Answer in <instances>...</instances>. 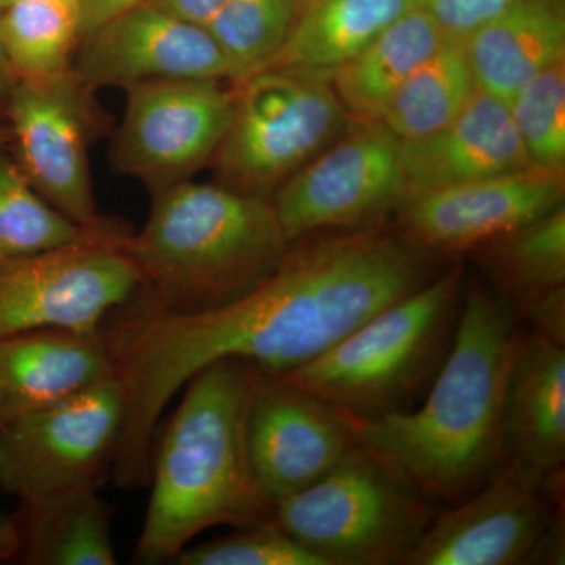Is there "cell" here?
<instances>
[{
    "instance_id": "obj_1",
    "label": "cell",
    "mask_w": 565,
    "mask_h": 565,
    "mask_svg": "<svg viewBox=\"0 0 565 565\" xmlns=\"http://www.w3.org/2000/svg\"><path fill=\"white\" fill-rule=\"evenodd\" d=\"M440 273L434 256L374 223L292 241L269 277L214 310L118 308L103 326L126 394L110 478L121 489L148 486L159 419L207 364L237 359L289 373Z\"/></svg>"
},
{
    "instance_id": "obj_2",
    "label": "cell",
    "mask_w": 565,
    "mask_h": 565,
    "mask_svg": "<svg viewBox=\"0 0 565 565\" xmlns=\"http://www.w3.org/2000/svg\"><path fill=\"white\" fill-rule=\"evenodd\" d=\"M525 329L490 286L465 281L451 351L422 403L349 418L356 444L438 508L463 501L508 460L509 379Z\"/></svg>"
},
{
    "instance_id": "obj_3",
    "label": "cell",
    "mask_w": 565,
    "mask_h": 565,
    "mask_svg": "<svg viewBox=\"0 0 565 565\" xmlns=\"http://www.w3.org/2000/svg\"><path fill=\"white\" fill-rule=\"evenodd\" d=\"M256 367L237 359L207 364L182 399L151 455V497L134 559L173 563L196 535L217 526L273 520L274 505L253 478L245 414Z\"/></svg>"
},
{
    "instance_id": "obj_4",
    "label": "cell",
    "mask_w": 565,
    "mask_h": 565,
    "mask_svg": "<svg viewBox=\"0 0 565 565\" xmlns=\"http://www.w3.org/2000/svg\"><path fill=\"white\" fill-rule=\"evenodd\" d=\"M289 245L269 196L191 181L156 192L143 228L125 239L143 302L173 313L234 302L277 269Z\"/></svg>"
},
{
    "instance_id": "obj_5",
    "label": "cell",
    "mask_w": 565,
    "mask_h": 565,
    "mask_svg": "<svg viewBox=\"0 0 565 565\" xmlns=\"http://www.w3.org/2000/svg\"><path fill=\"white\" fill-rule=\"evenodd\" d=\"M465 291L459 263L408 294L310 363L274 374L355 419L422 403L455 341Z\"/></svg>"
},
{
    "instance_id": "obj_6",
    "label": "cell",
    "mask_w": 565,
    "mask_h": 565,
    "mask_svg": "<svg viewBox=\"0 0 565 565\" xmlns=\"http://www.w3.org/2000/svg\"><path fill=\"white\" fill-rule=\"evenodd\" d=\"M440 508L356 444L273 522L321 565H404Z\"/></svg>"
},
{
    "instance_id": "obj_7",
    "label": "cell",
    "mask_w": 565,
    "mask_h": 565,
    "mask_svg": "<svg viewBox=\"0 0 565 565\" xmlns=\"http://www.w3.org/2000/svg\"><path fill=\"white\" fill-rule=\"evenodd\" d=\"M564 476L505 460L481 489L440 508L404 565H563Z\"/></svg>"
},
{
    "instance_id": "obj_8",
    "label": "cell",
    "mask_w": 565,
    "mask_h": 565,
    "mask_svg": "<svg viewBox=\"0 0 565 565\" xmlns=\"http://www.w3.org/2000/svg\"><path fill=\"white\" fill-rule=\"evenodd\" d=\"M232 120L214 162L237 191L266 195L333 139L344 106L327 74L267 68L236 82Z\"/></svg>"
},
{
    "instance_id": "obj_9",
    "label": "cell",
    "mask_w": 565,
    "mask_h": 565,
    "mask_svg": "<svg viewBox=\"0 0 565 565\" xmlns=\"http://www.w3.org/2000/svg\"><path fill=\"white\" fill-rule=\"evenodd\" d=\"M126 415L117 375L0 426V490L32 505L110 478Z\"/></svg>"
},
{
    "instance_id": "obj_10",
    "label": "cell",
    "mask_w": 565,
    "mask_h": 565,
    "mask_svg": "<svg viewBox=\"0 0 565 565\" xmlns=\"http://www.w3.org/2000/svg\"><path fill=\"white\" fill-rule=\"evenodd\" d=\"M126 236L106 223L65 247L0 259V338L39 329L99 332L143 285Z\"/></svg>"
},
{
    "instance_id": "obj_11",
    "label": "cell",
    "mask_w": 565,
    "mask_h": 565,
    "mask_svg": "<svg viewBox=\"0 0 565 565\" xmlns=\"http://www.w3.org/2000/svg\"><path fill=\"white\" fill-rule=\"evenodd\" d=\"M407 202L399 141L381 122L353 126L343 140L281 182L273 199L289 241L374 225Z\"/></svg>"
},
{
    "instance_id": "obj_12",
    "label": "cell",
    "mask_w": 565,
    "mask_h": 565,
    "mask_svg": "<svg viewBox=\"0 0 565 565\" xmlns=\"http://www.w3.org/2000/svg\"><path fill=\"white\" fill-rule=\"evenodd\" d=\"M126 95L114 166L156 192L214 158L232 120L234 90L222 81L148 82Z\"/></svg>"
},
{
    "instance_id": "obj_13",
    "label": "cell",
    "mask_w": 565,
    "mask_h": 565,
    "mask_svg": "<svg viewBox=\"0 0 565 565\" xmlns=\"http://www.w3.org/2000/svg\"><path fill=\"white\" fill-rule=\"evenodd\" d=\"M90 93L70 70L17 81L6 99L14 161L46 202L88 230L106 223L96 207L88 162Z\"/></svg>"
},
{
    "instance_id": "obj_14",
    "label": "cell",
    "mask_w": 565,
    "mask_h": 565,
    "mask_svg": "<svg viewBox=\"0 0 565 565\" xmlns=\"http://www.w3.org/2000/svg\"><path fill=\"white\" fill-rule=\"evenodd\" d=\"M253 478L275 505L313 484L356 445L349 416L256 370L245 414Z\"/></svg>"
},
{
    "instance_id": "obj_15",
    "label": "cell",
    "mask_w": 565,
    "mask_h": 565,
    "mask_svg": "<svg viewBox=\"0 0 565 565\" xmlns=\"http://www.w3.org/2000/svg\"><path fill=\"white\" fill-rule=\"evenodd\" d=\"M564 170L531 166L415 196L401 207L399 234L434 255L475 250L564 204Z\"/></svg>"
},
{
    "instance_id": "obj_16",
    "label": "cell",
    "mask_w": 565,
    "mask_h": 565,
    "mask_svg": "<svg viewBox=\"0 0 565 565\" xmlns=\"http://www.w3.org/2000/svg\"><path fill=\"white\" fill-rule=\"evenodd\" d=\"M73 71L87 90L177 79H228V66L204 25L150 0L81 41Z\"/></svg>"
},
{
    "instance_id": "obj_17",
    "label": "cell",
    "mask_w": 565,
    "mask_h": 565,
    "mask_svg": "<svg viewBox=\"0 0 565 565\" xmlns=\"http://www.w3.org/2000/svg\"><path fill=\"white\" fill-rule=\"evenodd\" d=\"M399 159L407 202L423 193L534 166L508 104L479 87L440 131L424 139L399 141Z\"/></svg>"
},
{
    "instance_id": "obj_18",
    "label": "cell",
    "mask_w": 565,
    "mask_h": 565,
    "mask_svg": "<svg viewBox=\"0 0 565 565\" xmlns=\"http://www.w3.org/2000/svg\"><path fill=\"white\" fill-rule=\"evenodd\" d=\"M115 375L103 329H39L0 338V426L70 399Z\"/></svg>"
},
{
    "instance_id": "obj_19",
    "label": "cell",
    "mask_w": 565,
    "mask_h": 565,
    "mask_svg": "<svg viewBox=\"0 0 565 565\" xmlns=\"http://www.w3.org/2000/svg\"><path fill=\"white\" fill-rule=\"evenodd\" d=\"M508 459L535 473L564 470L565 344L526 330L509 379Z\"/></svg>"
},
{
    "instance_id": "obj_20",
    "label": "cell",
    "mask_w": 565,
    "mask_h": 565,
    "mask_svg": "<svg viewBox=\"0 0 565 565\" xmlns=\"http://www.w3.org/2000/svg\"><path fill=\"white\" fill-rule=\"evenodd\" d=\"M478 87L508 102L565 58L564 0H512L463 39Z\"/></svg>"
},
{
    "instance_id": "obj_21",
    "label": "cell",
    "mask_w": 565,
    "mask_h": 565,
    "mask_svg": "<svg viewBox=\"0 0 565 565\" xmlns=\"http://www.w3.org/2000/svg\"><path fill=\"white\" fill-rule=\"evenodd\" d=\"M429 13L414 7L330 74L345 109L377 120L386 102L449 39Z\"/></svg>"
},
{
    "instance_id": "obj_22",
    "label": "cell",
    "mask_w": 565,
    "mask_h": 565,
    "mask_svg": "<svg viewBox=\"0 0 565 565\" xmlns=\"http://www.w3.org/2000/svg\"><path fill=\"white\" fill-rule=\"evenodd\" d=\"M414 7L415 0H310L297 14L281 50L263 70L330 76Z\"/></svg>"
},
{
    "instance_id": "obj_23",
    "label": "cell",
    "mask_w": 565,
    "mask_h": 565,
    "mask_svg": "<svg viewBox=\"0 0 565 565\" xmlns=\"http://www.w3.org/2000/svg\"><path fill=\"white\" fill-rule=\"evenodd\" d=\"M21 539L18 563L115 565L109 504L99 490H79L13 512Z\"/></svg>"
},
{
    "instance_id": "obj_24",
    "label": "cell",
    "mask_w": 565,
    "mask_h": 565,
    "mask_svg": "<svg viewBox=\"0 0 565 565\" xmlns=\"http://www.w3.org/2000/svg\"><path fill=\"white\" fill-rule=\"evenodd\" d=\"M471 252L492 278L494 294L516 315L565 286V206Z\"/></svg>"
},
{
    "instance_id": "obj_25",
    "label": "cell",
    "mask_w": 565,
    "mask_h": 565,
    "mask_svg": "<svg viewBox=\"0 0 565 565\" xmlns=\"http://www.w3.org/2000/svg\"><path fill=\"white\" fill-rule=\"evenodd\" d=\"M476 90L465 41L449 36L393 93L375 121L399 141L424 139L455 120Z\"/></svg>"
},
{
    "instance_id": "obj_26",
    "label": "cell",
    "mask_w": 565,
    "mask_h": 565,
    "mask_svg": "<svg viewBox=\"0 0 565 565\" xmlns=\"http://www.w3.org/2000/svg\"><path fill=\"white\" fill-rule=\"evenodd\" d=\"M0 39L17 81L46 79L73 66L81 43L76 0H21L3 7Z\"/></svg>"
},
{
    "instance_id": "obj_27",
    "label": "cell",
    "mask_w": 565,
    "mask_h": 565,
    "mask_svg": "<svg viewBox=\"0 0 565 565\" xmlns=\"http://www.w3.org/2000/svg\"><path fill=\"white\" fill-rule=\"evenodd\" d=\"M299 11V0H226L204 29L225 58L228 79L236 84L273 61Z\"/></svg>"
},
{
    "instance_id": "obj_28",
    "label": "cell",
    "mask_w": 565,
    "mask_h": 565,
    "mask_svg": "<svg viewBox=\"0 0 565 565\" xmlns=\"http://www.w3.org/2000/svg\"><path fill=\"white\" fill-rule=\"evenodd\" d=\"M95 230L82 228L55 210L18 162L0 152V259L65 247Z\"/></svg>"
},
{
    "instance_id": "obj_29",
    "label": "cell",
    "mask_w": 565,
    "mask_h": 565,
    "mask_svg": "<svg viewBox=\"0 0 565 565\" xmlns=\"http://www.w3.org/2000/svg\"><path fill=\"white\" fill-rule=\"evenodd\" d=\"M505 104L534 166L564 170L565 58L535 74Z\"/></svg>"
},
{
    "instance_id": "obj_30",
    "label": "cell",
    "mask_w": 565,
    "mask_h": 565,
    "mask_svg": "<svg viewBox=\"0 0 565 565\" xmlns=\"http://www.w3.org/2000/svg\"><path fill=\"white\" fill-rule=\"evenodd\" d=\"M234 533L188 546L174 557L178 565H321L273 520L234 527Z\"/></svg>"
},
{
    "instance_id": "obj_31",
    "label": "cell",
    "mask_w": 565,
    "mask_h": 565,
    "mask_svg": "<svg viewBox=\"0 0 565 565\" xmlns=\"http://www.w3.org/2000/svg\"><path fill=\"white\" fill-rule=\"evenodd\" d=\"M512 0H415L441 29L457 39H467L476 29L501 13Z\"/></svg>"
},
{
    "instance_id": "obj_32",
    "label": "cell",
    "mask_w": 565,
    "mask_h": 565,
    "mask_svg": "<svg viewBox=\"0 0 565 565\" xmlns=\"http://www.w3.org/2000/svg\"><path fill=\"white\" fill-rule=\"evenodd\" d=\"M76 2L79 7L82 41L107 22L140 6L145 0H76Z\"/></svg>"
},
{
    "instance_id": "obj_33",
    "label": "cell",
    "mask_w": 565,
    "mask_h": 565,
    "mask_svg": "<svg viewBox=\"0 0 565 565\" xmlns=\"http://www.w3.org/2000/svg\"><path fill=\"white\" fill-rule=\"evenodd\" d=\"M150 2L177 14L182 20L204 25L226 0H150Z\"/></svg>"
},
{
    "instance_id": "obj_34",
    "label": "cell",
    "mask_w": 565,
    "mask_h": 565,
    "mask_svg": "<svg viewBox=\"0 0 565 565\" xmlns=\"http://www.w3.org/2000/svg\"><path fill=\"white\" fill-rule=\"evenodd\" d=\"M21 539L13 515L0 511V565L18 563Z\"/></svg>"
},
{
    "instance_id": "obj_35",
    "label": "cell",
    "mask_w": 565,
    "mask_h": 565,
    "mask_svg": "<svg viewBox=\"0 0 565 565\" xmlns=\"http://www.w3.org/2000/svg\"><path fill=\"white\" fill-rule=\"evenodd\" d=\"M0 13H2V7H0ZM14 82L17 79H14L13 73H11L6 52H3L2 39H0V99H7Z\"/></svg>"
},
{
    "instance_id": "obj_36",
    "label": "cell",
    "mask_w": 565,
    "mask_h": 565,
    "mask_svg": "<svg viewBox=\"0 0 565 565\" xmlns=\"http://www.w3.org/2000/svg\"><path fill=\"white\" fill-rule=\"evenodd\" d=\"M14 2H21V0H0V7H7V6H10V3H14Z\"/></svg>"
},
{
    "instance_id": "obj_37",
    "label": "cell",
    "mask_w": 565,
    "mask_h": 565,
    "mask_svg": "<svg viewBox=\"0 0 565 565\" xmlns=\"http://www.w3.org/2000/svg\"><path fill=\"white\" fill-rule=\"evenodd\" d=\"M6 139H7V134H3L2 131H0V143H2V141Z\"/></svg>"
},
{
    "instance_id": "obj_38",
    "label": "cell",
    "mask_w": 565,
    "mask_h": 565,
    "mask_svg": "<svg viewBox=\"0 0 565 565\" xmlns=\"http://www.w3.org/2000/svg\"><path fill=\"white\" fill-rule=\"evenodd\" d=\"M308 2H310V0H299L300 9H302V7L305 6V3H308Z\"/></svg>"
}]
</instances>
